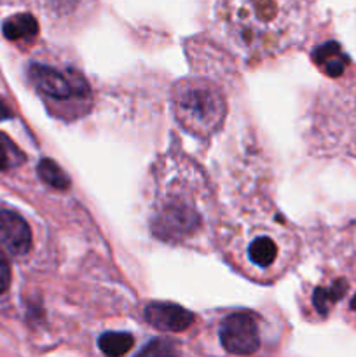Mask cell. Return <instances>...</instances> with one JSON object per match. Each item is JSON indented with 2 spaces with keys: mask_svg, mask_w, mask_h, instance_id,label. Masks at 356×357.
Wrapping results in <instances>:
<instances>
[{
  "mask_svg": "<svg viewBox=\"0 0 356 357\" xmlns=\"http://www.w3.org/2000/svg\"><path fill=\"white\" fill-rule=\"evenodd\" d=\"M215 197L194 160L168 153L154 166L150 190V232L171 246L198 248L212 237Z\"/></svg>",
  "mask_w": 356,
  "mask_h": 357,
  "instance_id": "6da1fadb",
  "label": "cell"
},
{
  "mask_svg": "<svg viewBox=\"0 0 356 357\" xmlns=\"http://www.w3.org/2000/svg\"><path fill=\"white\" fill-rule=\"evenodd\" d=\"M223 250L246 278L271 282L281 278L297 257V236L267 213L246 209L223 230Z\"/></svg>",
  "mask_w": 356,
  "mask_h": 357,
  "instance_id": "7a4b0ae2",
  "label": "cell"
},
{
  "mask_svg": "<svg viewBox=\"0 0 356 357\" xmlns=\"http://www.w3.org/2000/svg\"><path fill=\"white\" fill-rule=\"evenodd\" d=\"M302 0H222L220 17L232 44L246 56L269 58L297 45Z\"/></svg>",
  "mask_w": 356,
  "mask_h": 357,
  "instance_id": "3957f363",
  "label": "cell"
},
{
  "mask_svg": "<svg viewBox=\"0 0 356 357\" xmlns=\"http://www.w3.org/2000/svg\"><path fill=\"white\" fill-rule=\"evenodd\" d=\"M28 80L47 110L61 121L73 122L93 108V87L79 66L65 61H31Z\"/></svg>",
  "mask_w": 356,
  "mask_h": 357,
  "instance_id": "277c9868",
  "label": "cell"
},
{
  "mask_svg": "<svg viewBox=\"0 0 356 357\" xmlns=\"http://www.w3.org/2000/svg\"><path fill=\"white\" fill-rule=\"evenodd\" d=\"M171 107L181 129L199 139L216 135L225 122V94L208 79L178 80L171 91Z\"/></svg>",
  "mask_w": 356,
  "mask_h": 357,
  "instance_id": "5b68a950",
  "label": "cell"
},
{
  "mask_svg": "<svg viewBox=\"0 0 356 357\" xmlns=\"http://www.w3.org/2000/svg\"><path fill=\"white\" fill-rule=\"evenodd\" d=\"M218 342L223 352L232 356H251L262 347V326L255 314L230 312L218 323Z\"/></svg>",
  "mask_w": 356,
  "mask_h": 357,
  "instance_id": "8992f818",
  "label": "cell"
},
{
  "mask_svg": "<svg viewBox=\"0 0 356 357\" xmlns=\"http://www.w3.org/2000/svg\"><path fill=\"white\" fill-rule=\"evenodd\" d=\"M0 243L14 257H24L30 253L34 236L27 220L16 211L2 209L0 211Z\"/></svg>",
  "mask_w": 356,
  "mask_h": 357,
  "instance_id": "52a82bcc",
  "label": "cell"
},
{
  "mask_svg": "<svg viewBox=\"0 0 356 357\" xmlns=\"http://www.w3.org/2000/svg\"><path fill=\"white\" fill-rule=\"evenodd\" d=\"M143 314L145 321L154 330L166 331V333L185 331L194 321V314L191 310L168 302H150Z\"/></svg>",
  "mask_w": 356,
  "mask_h": 357,
  "instance_id": "ba28073f",
  "label": "cell"
},
{
  "mask_svg": "<svg viewBox=\"0 0 356 357\" xmlns=\"http://www.w3.org/2000/svg\"><path fill=\"white\" fill-rule=\"evenodd\" d=\"M313 59L316 66H320L328 77L337 79L344 73L346 65H348V56L342 52L341 45L337 42H327L313 51Z\"/></svg>",
  "mask_w": 356,
  "mask_h": 357,
  "instance_id": "9c48e42d",
  "label": "cell"
},
{
  "mask_svg": "<svg viewBox=\"0 0 356 357\" xmlns=\"http://www.w3.org/2000/svg\"><path fill=\"white\" fill-rule=\"evenodd\" d=\"M2 33L10 42L34 40L38 33V23L28 13L14 14L2 23Z\"/></svg>",
  "mask_w": 356,
  "mask_h": 357,
  "instance_id": "30bf717a",
  "label": "cell"
},
{
  "mask_svg": "<svg viewBox=\"0 0 356 357\" xmlns=\"http://www.w3.org/2000/svg\"><path fill=\"white\" fill-rule=\"evenodd\" d=\"M133 345H135V338L124 331H108V333L101 335L100 340H98L100 351L112 357L128 354Z\"/></svg>",
  "mask_w": 356,
  "mask_h": 357,
  "instance_id": "8fae6325",
  "label": "cell"
},
{
  "mask_svg": "<svg viewBox=\"0 0 356 357\" xmlns=\"http://www.w3.org/2000/svg\"><path fill=\"white\" fill-rule=\"evenodd\" d=\"M38 176L42 178V181L49 185L52 188H58V190H66L70 185L68 176L65 174V171L54 162V160L44 159L38 162Z\"/></svg>",
  "mask_w": 356,
  "mask_h": 357,
  "instance_id": "7c38bea8",
  "label": "cell"
},
{
  "mask_svg": "<svg viewBox=\"0 0 356 357\" xmlns=\"http://www.w3.org/2000/svg\"><path fill=\"white\" fill-rule=\"evenodd\" d=\"M24 160L23 152L14 145L13 139L0 132V171L20 166Z\"/></svg>",
  "mask_w": 356,
  "mask_h": 357,
  "instance_id": "4fadbf2b",
  "label": "cell"
},
{
  "mask_svg": "<svg viewBox=\"0 0 356 357\" xmlns=\"http://www.w3.org/2000/svg\"><path fill=\"white\" fill-rule=\"evenodd\" d=\"M10 279H13V272H10V264L7 260L6 253L0 250V295L6 293L10 286Z\"/></svg>",
  "mask_w": 356,
  "mask_h": 357,
  "instance_id": "5bb4252c",
  "label": "cell"
},
{
  "mask_svg": "<svg viewBox=\"0 0 356 357\" xmlns=\"http://www.w3.org/2000/svg\"><path fill=\"white\" fill-rule=\"evenodd\" d=\"M51 2L52 7H54L59 14H66L70 13V10H73L72 3L77 2V0H51Z\"/></svg>",
  "mask_w": 356,
  "mask_h": 357,
  "instance_id": "9a60e30c",
  "label": "cell"
},
{
  "mask_svg": "<svg viewBox=\"0 0 356 357\" xmlns=\"http://www.w3.org/2000/svg\"><path fill=\"white\" fill-rule=\"evenodd\" d=\"M9 110H7V107L6 105L2 103V101H0V119H3V117H9Z\"/></svg>",
  "mask_w": 356,
  "mask_h": 357,
  "instance_id": "2e32d148",
  "label": "cell"
},
{
  "mask_svg": "<svg viewBox=\"0 0 356 357\" xmlns=\"http://www.w3.org/2000/svg\"><path fill=\"white\" fill-rule=\"evenodd\" d=\"M16 2H20V0H16Z\"/></svg>",
  "mask_w": 356,
  "mask_h": 357,
  "instance_id": "e0dca14e",
  "label": "cell"
}]
</instances>
